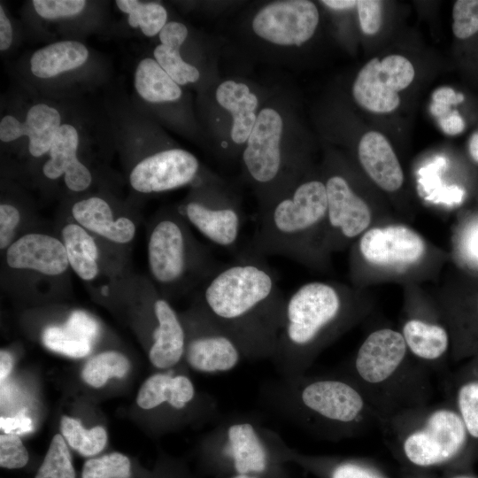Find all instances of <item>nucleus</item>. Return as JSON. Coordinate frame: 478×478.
<instances>
[{
  "label": "nucleus",
  "mask_w": 478,
  "mask_h": 478,
  "mask_svg": "<svg viewBox=\"0 0 478 478\" xmlns=\"http://www.w3.org/2000/svg\"><path fill=\"white\" fill-rule=\"evenodd\" d=\"M285 302L264 258L247 253L209 277L199 303L235 340L243 358L261 360L274 353Z\"/></svg>",
  "instance_id": "f257e3e1"
},
{
  "label": "nucleus",
  "mask_w": 478,
  "mask_h": 478,
  "mask_svg": "<svg viewBox=\"0 0 478 478\" xmlns=\"http://www.w3.org/2000/svg\"><path fill=\"white\" fill-rule=\"evenodd\" d=\"M262 405L288 422L328 440L353 437L382 418L345 374L280 376L259 390Z\"/></svg>",
  "instance_id": "f03ea898"
},
{
  "label": "nucleus",
  "mask_w": 478,
  "mask_h": 478,
  "mask_svg": "<svg viewBox=\"0 0 478 478\" xmlns=\"http://www.w3.org/2000/svg\"><path fill=\"white\" fill-rule=\"evenodd\" d=\"M366 309L338 283L313 281L286 297L284 318L271 358L280 376L306 374L320 352L355 325Z\"/></svg>",
  "instance_id": "7ed1b4c3"
},
{
  "label": "nucleus",
  "mask_w": 478,
  "mask_h": 478,
  "mask_svg": "<svg viewBox=\"0 0 478 478\" xmlns=\"http://www.w3.org/2000/svg\"><path fill=\"white\" fill-rule=\"evenodd\" d=\"M327 192L325 183L309 179L286 189L260 207L258 227L247 253L281 256L312 268H325Z\"/></svg>",
  "instance_id": "20e7f679"
},
{
  "label": "nucleus",
  "mask_w": 478,
  "mask_h": 478,
  "mask_svg": "<svg viewBox=\"0 0 478 478\" xmlns=\"http://www.w3.org/2000/svg\"><path fill=\"white\" fill-rule=\"evenodd\" d=\"M428 369L411 355L399 330L382 327L366 336L343 374L358 385L383 420L428 404Z\"/></svg>",
  "instance_id": "39448f33"
},
{
  "label": "nucleus",
  "mask_w": 478,
  "mask_h": 478,
  "mask_svg": "<svg viewBox=\"0 0 478 478\" xmlns=\"http://www.w3.org/2000/svg\"><path fill=\"white\" fill-rule=\"evenodd\" d=\"M379 428L410 469L471 471L475 461L467 429L450 401L402 410L383 419Z\"/></svg>",
  "instance_id": "423d86ee"
},
{
  "label": "nucleus",
  "mask_w": 478,
  "mask_h": 478,
  "mask_svg": "<svg viewBox=\"0 0 478 478\" xmlns=\"http://www.w3.org/2000/svg\"><path fill=\"white\" fill-rule=\"evenodd\" d=\"M204 439L207 453L227 464L235 475H266L283 444L276 432L245 415L220 419Z\"/></svg>",
  "instance_id": "0eeeda50"
},
{
  "label": "nucleus",
  "mask_w": 478,
  "mask_h": 478,
  "mask_svg": "<svg viewBox=\"0 0 478 478\" xmlns=\"http://www.w3.org/2000/svg\"><path fill=\"white\" fill-rule=\"evenodd\" d=\"M148 260L151 275L166 287L183 283L192 270L212 276L220 267L195 244L181 220L171 216L154 226L148 243Z\"/></svg>",
  "instance_id": "6e6552de"
},
{
  "label": "nucleus",
  "mask_w": 478,
  "mask_h": 478,
  "mask_svg": "<svg viewBox=\"0 0 478 478\" xmlns=\"http://www.w3.org/2000/svg\"><path fill=\"white\" fill-rule=\"evenodd\" d=\"M353 245L351 272L366 265L382 273H405L420 265L428 252L419 232L396 223L373 225Z\"/></svg>",
  "instance_id": "1a4fd4ad"
},
{
  "label": "nucleus",
  "mask_w": 478,
  "mask_h": 478,
  "mask_svg": "<svg viewBox=\"0 0 478 478\" xmlns=\"http://www.w3.org/2000/svg\"><path fill=\"white\" fill-rule=\"evenodd\" d=\"M182 322L185 329L182 359L194 371L223 374L235 369L243 358L235 340L200 303Z\"/></svg>",
  "instance_id": "9d476101"
},
{
  "label": "nucleus",
  "mask_w": 478,
  "mask_h": 478,
  "mask_svg": "<svg viewBox=\"0 0 478 478\" xmlns=\"http://www.w3.org/2000/svg\"><path fill=\"white\" fill-rule=\"evenodd\" d=\"M282 127V119L277 111L272 108L262 109L243 152V161L248 175L263 190L261 207L274 197V185L281 177Z\"/></svg>",
  "instance_id": "9b49d317"
},
{
  "label": "nucleus",
  "mask_w": 478,
  "mask_h": 478,
  "mask_svg": "<svg viewBox=\"0 0 478 478\" xmlns=\"http://www.w3.org/2000/svg\"><path fill=\"white\" fill-rule=\"evenodd\" d=\"M412 64L401 55H389L367 62L358 72L352 86V95L358 105L376 113H388L400 104L398 92L412 81Z\"/></svg>",
  "instance_id": "f8f14e48"
},
{
  "label": "nucleus",
  "mask_w": 478,
  "mask_h": 478,
  "mask_svg": "<svg viewBox=\"0 0 478 478\" xmlns=\"http://www.w3.org/2000/svg\"><path fill=\"white\" fill-rule=\"evenodd\" d=\"M164 371L143 382L136 397L139 407L144 410L164 407L173 413L187 412L208 421L221 419L217 400L209 395H198L189 376L175 374L173 368Z\"/></svg>",
  "instance_id": "ddd939ff"
},
{
  "label": "nucleus",
  "mask_w": 478,
  "mask_h": 478,
  "mask_svg": "<svg viewBox=\"0 0 478 478\" xmlns=\"http://www.w3.org/2000/svg\"><path fill=\"white\" fill-rule=\"evenodd\" d=\"M326 249L330 254L354 243L373 226L374 216L368 204L358 195L348 180L340 174L326 182Z\"/></svg>",
  "instance_id": "4468645a"
},
{
  "label": "nucleus",
  "mask_w": 478,
  "mask_h": 478,
  "mask_svg": "<svg viewBox=\"0 0 478 478\" xmlns=\"http://www.w3.org/2000/svg\"><path fill=\"white\" fill-rule=\"evenodd\" d=\"M319 23L316 5L308 0L267 4L254 16L252 29L260 38L281 46H300L313 35Z\"/></svg>",
  "instance_id": "2eb2a0df"
},
{
  "label": "nucleus",
  "mask_w": 478,
  "mask_h": 478,
  "mask_svg": "<svg viewBox=\"0 0 478 478\" xmlns=\"http://www.w3.org/2000/svg\"><path fill=\"white\" fill-rule=\"evenodd\" d=\"M202 195L204 197L191 199L183 205L181 210L183 216L216 245L235 247L243 218L238 204L217 190Z\"/></svg>",
  "instance_id": "dca6fc26"
},
{
  "label": "nucleus",
  "mask_w": 478,
  "mask_h": 478,
  "mask_svg": "<svg viewBox=\"0 0 478 478\" xmlns=\"http://www.w3.org/2000/svg\"><path fill=\"white\" fill-rule=\"evenodd\" d=\"M198 170V160L192 153L170 149L141 160L131 171L129 181L141 193L163 192L191 182Z\"/></svg>",
  "instance_id": "f3484780"
},
{
  "label": "nucleus",
  "mask_w": 478,
  "mask_h": 478,
  "mask_svg": "<svg viewBox=\"0 0 478 478\" xmlns=\"http://www.w3.org/2000/svg\"><path fill=\"white\" fill-rule=\"evenodd\" d=\"M438 316L413 307L399 330L411 355L428 368L439 366L451 351L450 331Z\"/></svg>",
  "instance_id": "a211bd4d"
},
{
  "label": "nucleus",
  "mask_w": 478,
  "mask_h": 478,
  "mask_svg": "<svg viewBox=\"0 0 478 478\" xmlns=\"http://www.w3.org/2000/svg\"><path fill=\"white\" fill-rule=\"evenodd\" d=\"M6 262L11 268L49 276L59 275L69 266L63 242L40 233L26 234L15 240L7 249Z\"/></svg>",
  "instance_id": "6ab92c4d"
},
{
  "label": "nucleus",
  "mask_w": 478,
  "mask_h": 478,
  "mask_svg": "<svg viewBox=\"0 0 478 478\" xmlns=\"http://www.w3.org/2000/svg\"><path fill=\"white\" fill-rule=\"evenodd\" d=\"M155 326L151 332L152 343L149 358L160 370L176 366L183 358L185 329L182 320L164 298L158 297L152 304Z\"/></svg>",
  "instance_id": "aec40b11"
},
{
  "label": "nucleus",
  "mask_w": 478,
  "mask_h": 478,
  "mask_svg": "<svg viewBox=\"0 0 478 478\" xmlns=\"http://www.w3.org/2000/svg\"><path fill=\"white\" fill-rule=\"evenodd\" d=\"M60 114L45 104L33 105L22 123L14 116L6 115L0 122V139L9 143L27 135L29 138V152L39 158L49 152L55 136L61 127Z\"/></svg>",
  "instance_id": "412c9836"
},
{
  "label": "nucleus",
  "mask_w": 478,
  "mask_h": 478,
  "mask_svg": "<svg viewBox=\"0 0 478 478\" xmlns=\"http://www.w3.org/2000/svg\"><path fill=\"white\" fill-rule=\"evenodd\" d=\"M79 144L78 132L69 124L61 125L49 150L50 159L43 166L44 175L56 180L62 174L66 187L75 192L89 187L92 176L86 166L76 156Z\"/></svg>",
  "instance_id": "4be33fe9"
},
{
  "label": "nucleus",
  "mask_w": 478,
  "mask_h": 478,
  "mask_svg": "<svg viewBox=\"0 0 478 478\" xmlns=\"http://www.w3.org/2000/svg\"><path fill=\"white\" fill-rule=\"evenodd\" d=\"M359 163L382 190L395 192L404 183L401 165L387 138L376 131L366 133L358 147Z\"/></svg>",
  "instance_id": "5701e85b"
},
{
  "label": "nucleus",
  "mask_w": 478,
  "mask_h": 478,
  "mask_svg": "<svg viewBox=\"0 0 478 478\" xmlns=\"http://www.w3.org/2000/svg\"><path fill=\"white\" fill-rule=\"evenodd\" d=\"M98 333L99 326L93 317L83 311H74L62 327L45 328L42 340L50 351L71 358H83L90 352Z\"/></svg>",
  "instance_id": "b1692460"
},
{
  "label": "nucleus",
  "mask_w": 478,
  "mask_h": 478,
  "mask_svg": "<svg viewBox=\"0 0 478 478\" xmlns=\"http://www.w3.org/2000/svg\"><path fill=\"white\" fill-rule=\"evenodd\" d=\"M72 214L80 226L116 243H127L135 235V225L126 217L114 219L108 203L97 197L76 202Z\"/></svg>",
  "instance_id": "393cba45"
},
{
  "label": "nucleus",
  "mask_w": 478,
  "mask_h": 478,
  "mask_svg": "<svg viewBox=\"0 0 478 478\" xmlns=\"http://www.w3.org/2000/svg\"><path fill=\"white\" fill-rule=\"evenodd\" d=\"M218 104L233 118L231 138L236 144L247 142L257 121L258 97L243 83L229 80L220 83L215 93Z\"/></svg>",
  "instance_id": "a878e982"
},
{
  "label": "nucleus",
  "mask_w": 478,
  "mask_h": 478,
  "mask_svg": "<svg viewBox=\"0 0 478 478\" xmlns=\"http://www.w3.org/2000/svg\"><path fill=\"white\" fill-rule=\"evenodd\" d=\"M450 394V402L467 429L478 460V354L452 375Z\"/></svg>",
  "instance_id": "bb28decb"
},
{
  "label": "nucleus",
  "mask_w": 478,
  "mask_h": 478,
  "mask_svg": "<svg viewBox=\"0 0 478 478\" xmlns=\"http://www.w3.org/2000/svg\"><path fill=\"white\" fill-rule=\"evenodd\" d=\"M89 58L86 46L76 41H61L36 50L30 59L32 73L48 79L82 66Z\"/></svg>",
  "instance_id": "cd10ccee"
},
{
  "label": "nucleus",
  "mask_w": 478,
  "mask_h": 478,
  "mask_svg": "<svg viewBox=\"0 0 478 478\" xmlns=\"http://www.w3.org/2000/svg\"><path fill=\"white\" fill-rule=\"evenodd\" d=\"M62 239L72 269L82 280H93L98 274V250L92 236L79 224H68Z\"/></svg>",
  "instance_id": "c85d7f7f"
},
{
  "label": "nucleus",
  "mask_w": 478,
  "mask_h": 478,
  "mask_svg": "<svg viewBox=\"0 0 478 478\" xmlns=\"http://www.w3.org/2000/svg\"><path fill=\"white\" fill-rule=\"evenodd\" d=\"M135 87L141 97L150 103L178 100L181 89L153 58H143L136 67Z\"/></svg>",
  "instance_id": "c756f323"
},
{
  "label": "nucleus",
  "mask_w": 478,
  "mask_h": 478,
  "mask_svg": "<svg viewBox=\"0 0 478 478\" xmlns=\"http://www.w3.org/2000/svg\"><path fill=\"white\" fill-rule=\"evenodd\" d=\"M284 453L297 458L326 478H390L374 463L361 459H328L304 457L291 451L287 445Z\"/></svg>",
  "instance_id": "7c9ffc66"
},
{
  "label": "nucleus",
  "mask_w": 478,
  "mask_h": 478,
  "mask_svg": "<svg viewBox=\"0 0 478 478\" xmlns=\"http://www.w3.org/2000/svg\"><path fill=\"white\" fill-rule=\"evenodd\" d=\"M59 428L67 444L84 457L98 454L107 443V432L102 426L86 429L78 420L63 416Z\"/></svg>",
  "instance_id": "2f4dec72"
},
{
  "label": "nucleus",
  "mask_w": 478,
  "mask_h": 478,
  "mask_svg": "<svg viewBox=\"0 0 478 478\" xmlns=\"http://www.w3.org/2000/svg\"><path fill=\"white\" fill-rule=\"evenodd\" d=\"M131 367L129 359L116 351L101 352L91 358L81 370L82 380L91 387H103L110 378H122Z\"/></svg>",
  "instance_id": "473e14b6"
},
{
  "label": "nucleus",
  "mask_w": 478,
  "mask_h": 478,
  "mask_svg": "<svg viewBox=\"0 0 478 478\" xmlns=\"http://www.w3.org/2000/svg\"><path fill=\"white\" fill-rule=\"evenodd\" d=\"M116 4L121 12L128 14L129 25L139 27L146 36L159 34L166 24L167 12L160 4L136 0H117Z\"/></svg>",
  "instance_id": "72a5a7b5"
},
{
  "label": "nucleus",
  "mask_w": 478,
  "mask_h": 478,
  "mask_svg": "<svg viewBox=\"0 0 478 478\" xmlns=\"http://www.w3.org/2000/svg\"><path fill=\"white\" fill-rule=\"evenodd\" d=\"M35 478H76L72 457L62 435L57 434L51 439Z\"/></svg>",
  "instance_id": "f704fd0d"
},
{
  "label": "nucleus",
  "mask_w": 478,
  "mask_h": 478,
  "mask_svg": "<svg viewBox=\"0 0 478 478\" xmlns=\"http://www.w3.org/2000/svg\"><path fill=\"white\" fill-rule=\"evenodd\" d=\"M180 48L181 46H166L160 43L153 52L155 60L178 85L196 82L200 77V73L197 67L181 58Z\"/></svg>",
  "instance_id": "c9c22d12"
},
{
  "label": "nucleus",
  "mask_w": 478,
  "mask_h": 478,
  "mask_svg": "<svg viewBox=\"0 0 478 478\" xmlns=\"http://www.w3.org/2000/svg\"><path fill=\"white\" fill-rule=\"evenodd\" d=\"M130 460L120 452L89 459L83 464L81 471V478H130Z\"/></svg>",
  "instance_id": "e433bc0d"
},
{
  "label": "nucleus",
  "mask_w": 478,
  "mask_h": 478,
  "mask_svg": "<svg viewBox=\"0 0 478 478\" xmlns=\"http://www.w3.org/2000/svg\"><path fill=\"white\" fill-rule=\"evenodd\" d=\"M452 32L466 39L478 32V0H458L452 8Z\"/></svg>",
  "instance_id": "4c0bfd02"
},
{
  "label": "nucleus",
  "mask_w": 478,
  "mask_h": 478,
  "mask_svg": "<svg viewBox=\"0 0 478 478\" xmlns=\"http://www.w3.org/2000/svg\"><path fill=\"white\" fill-rule=\"evenodd\" d=\"M29 460L27 448L17 435L0 436V466L6 469H19Z\"/></svg>",
  "instance_id": "58836bf2"
},
{
  "label": "nucleus",
  "mask_w": 478,
  "mask_h": 478,
  "mask_svg": "<svg viewBox=\"0 0 478 478\" xmlns=\"http://www.w3.org/2000/svg\"><path fill=\"white\" fill-rule=\"evenodd\" d=\"M32 3L37 14L48 19L76 15L86 5L84 0H34Z\"/></svg>",
  "instance_id": "ea45409f"
},
{
  "label": "nucleus",
  "mask_w": 478,
  "mask_h": 478,
  "mask_svg": "<svg viewBox=\"0 0 478 478\" xmlns=\"http://www.w3.org/2000/svg\"><path fill=\"white\" fill-rule=\"evenodd\" d=\"M357 8L360 27L364 34H376L382 22V2L378 0H358Z\"/></svg>",
  "instance_id": "a19ab883"
},
{
  "label": "nucleus",
  "mask_w": 478,
  "mask_h": 478,
  "mask_svg": "<svg viewBox=\"0 0 478 478\" xmlns=\"http://www.w3.org/2000/svg\"><path fill=\"white\" fill-rule=\"evenodd\" d=\"M463 260L478 268V219L468 223L462 230L458 243Z\"/></svg>",
  "instance_id": "79ce46f5"
},
{
  "label": "nucleus",
  "mask_w": 478,
  "mask_h": 478,
  "mask_svg": "<svg viewBox=\"0 0 478 478\" xmlns=\"http://www.w3.org/2000/svg\"><path fill=\"white\" fill-rule=\"evenodd\" d=\"M20 221L19 210L9 204L0 205V248L8 249L14 242L16 228Z\"/></svg>",
  "instance_id": "37998d69"
},
{
  "label": "nucleus",
  "mask_w": 478,
  "mask_h": 478,
  "mask_svg": "<svg viewBox=\"0 0 478 478\" xmlns=\"http://www.w3.org/2000/svg\"><path fill=\"white\" fill-rule=\"evenodd\" d=\"M474 318H473L472 322L474 320V319L475 322L473 324V326L471 327L466 336L463 338V340L459 343V344L455 347L451 351V357L454 360H461L465 358H470L478 354V299L474 308ZM457 337H455L454 339H456Z\"/></svg>",
  "instance_id": "c03bdc74"
},
{
  "label": "nucleus",
  "mask_w": 478,
  "mask_h": 478,
  "mask_svg": "<svg viewBox=\"0 0 478 478\" xmlns=\"http://www.w3.org/2000/svg\"><path fill=\"white\" fill-rule=\"evenodd\" d=\"M188 28L182 23L171 21L165 25L159 33L161 44L166 46H181L188 36Z\"/></svg>",
  "instance_id": "a18cd8bd"
},
{
  "label": "nucleus",
  "mask_w": 478,
  "mask_h": 478,
  "mask_svg": "<svg viewBox=\"0 0 478 478\" xmlns=\"http://www.w3.org/2000/svg\"><path fill=\"white\" fill-rule=\"evenodd\" d=\"M0 428L4 434L19 436L32 432L34 423L29 417L25 415L1 417Z\"/></svg>",
  "instance_id": "49530a36"
},
{
  "label": "nucleus",
  "mask_w": 478,
  "mask_h": 478,
  "mask_svg": "<svg viewBox=\"0 0 478 478\" xmlns=\"http://www.w3.org/2000/svg\"><path fill=\"white\" fill-rule=\"evenodd\" d=\"M438 121L442 130L450 135H458L465 128V122L456 111L439 118Z\"/></svg>",
  "instance_id": "de8ad7c7"
},
{
  "label": "nucleus",
  "mask_w": 478,
  "mask_h": 478,
  "mask_svg": "<svg viewBox=\"0 0 478 478\" xmlns=\"http://www.w3.org/2000/svg\"><path fill=\"white\" fill-rule=\"evenodd\" d=\"M432 102L446 106L461 103L464 100L462 94H457L452 89L443 87L432 93Z\"/></svg>",
  "instance_id": "09e8293b"
},
{
  "label": "nucleus",
  "mask_w": 478,
  "mask_h": 478,
  "mask_svg": "<svg viewBox=\"0 0 478 478\" xmlns=\"http://www.w3.org/2000/svg\"><path fill=\"white\" fill-rule=\"evenodd\" d=\"M12 41V25L5 15L3 6H0V50H7Z\"/></svg>",
  "instance_id": "8fccbe9b"
},
{
  "label": "nucleus",
  "mask_w": 478,
  "mask_h": 478,
  "mask_svg": "<svg viewBox=\"0 0 478 478\" xmlns=\"http://www.w3.org/2000/svg\"><path fill=\"white\" fill-rule=\"evenodd\" d=\"M13 366L11 353L5 350L0 351V381L4 382L10 374Z\"/></svg>",
  "instance_id": "3c124183"
},
{
  "label": "nucleus",
  "mask_w": 478,
  "mask_h": 478,
  "mask_svg": "<svg viewBox=\"0 0 478 478\" xmlns=\"http://www.w3.org/2000/svg\"><path fill=\"white\" fill-rule=\"evenodd\" d=\"M320 3L333 10H347L357 6L355 0H323Z\"/></svg>",
  "instance_id": "603ef678"
},
{
  "label": "nucleus",
  "mask_w": 478,
  "mask_h": 478,
  "mask_svg": "<svg viewBox=\"0 0 478 478\" xmlns=\"http://www.w3.org/2000/svg\"><path fill=\"white\" fill-rule=\"evenodd\" d=\"M469 152L473 159L478 163V133H474L469 141Z\"/></svg>",
  "instance_id": "864d4df0"
},
{
  "label": "nucleus",
  "mask_w": 478,
  "mask_h": 478,
  "mask_svg": "<svg viewBox=\"0 0 478 478\" xmlns=\"http://www.w3.org/2000/svg\"><path fill=\"white\" fill-rule=\"evenodd\" d=\"M447 474L446 478H478L472 471H451Z\"/></svg>",
  "instance_id": "5fc2aeb1"
},
{
  "label": "nucleus",
  "mask_w": 478,
  "mask_h": 478,
  "mask_svg": "<svg viewBox=\"0 0 478 478\" xmlns=\"http://www.w3.org/2000/svg\"><path fill=\"white\" fill-rule=\"evenodd\" d=\"M405 478H429L424 474V471L411 469Z\"/></svg>",
  "instance_id": "6e6d98bb"
},
{
  "label": "nucleus",
  "mask_w": 478,
  "mask_h": 478,
  "mask_svg": "<svg viewBox=\"0 0 478 478\" xmlns=\"http://www.w3.org/2000/svg\"><path fill=\"white\" fill-rule=\"evenodd\" d=\"M230 478H261L259 475H253V474H236L233 475Z\"/></svg>",
  "instance_id": "4d7b16f0"
}]
</instances>
